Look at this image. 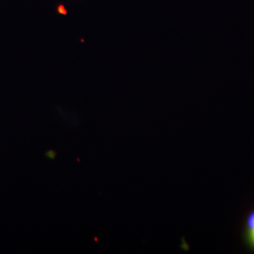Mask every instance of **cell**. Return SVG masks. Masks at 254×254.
<instances>
[{
  "mask_svg": "<svg viewBox=\"0 0 254 254\" xmlns=\"http://www.w3.org/2000/svg\"><path fill=\"white\" fill-rule=\"evenodd\" d=\"M57 154H58V153L55 150H48V151H46V153H45V155H46V157L51 159V160H54L55 158L57 157Z\"/></svg>",
  "mask_w": 254,
  "mask_h": 254,
  "instance_id": "6da1fadb",
  "label": "cell"
},
{
  "mask_svg": "<svg viewBox=\"0 0 254 254\" xmlns=\"http://www.w3.org/2000/svg\"><path fill=\"white\" fill-rule=\"evenodd\" d=\"M250 240L254 246V229H252V231L250 232Z\"/></svg>",
  "mask_w": 254,
  "mask_h": 254,
  "instance_id": "3957f363",
  "label": "cell"
},
{
  "mask_svg": "<svg viewBox=\"0 0 254 254\" xmlns=\"http://www.w3.org/2000/svg\"><path fill=\"white\" fill-rule=\"evenodd\" d=\"M248 226L251 229H254V211L248 218Z\"/></svg>",
  "mask_w": 254,
  "mask_h": 254,
  "instance_id": "7a4b0ae2",
  "label": "cell"
}]
</instances>
